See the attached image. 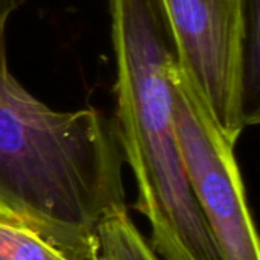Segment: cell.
<instances>
[{
	"label": "cell",
	"mask_w": 260,
	"mask_h": 260,
	"mask_svg": "<svg viewBox=\"0 0 260 260\" xmlns=\"http://www.w3.org/2000/svg\"><path fill=\"white\" fill-rule=\"evenodd\" d=\"M174 123L187 178L222 260H260L259 239L233 142L178 64L171 67Z\"/></svg>",
	"instance_id": "cell-4"
},
{
	"label": "cell",
	"mask_w": 260,
	"mask_h": 260,
	"mask_svg": "<svg viewBox=\"0 0 260 260\" xmlns=\"http://www.w3.org/2000/svg\"><path fill=\"white\" fill-rule=\"evenodd\" d=\"M0 260H72L34 230L0 218Z\"/></svg>",
	"instance_id": "cell-6"
},
{
	"label": "cell",
	"mask_w": 260,
	"mask_h": 260,
	"mask_svg": "<svg viewBox=\"0 0 260 260\" xmlns=\"http://www.w3.org/2000/svg\"><path fill=\"white\" fill-rule=\"evenodd\" d=\"M178 64L238 143L259 119V20L245 0H161Z\"/></svg>",
	"instance_id": "cell-3"
},
{
	"label": "cell",
	"mask_w": 260,
	"mask_h": 260,
	"mask_svg": "<svg viewBox=\"0 0 260 260\" xmlns=\"http://www.w3.org/2000/svg\"><path fill=\"white\" fill-rule=\"evenodd\" d=\"M91 260H158L133 222L126 206L111 209L98 224Z\"/></svg>",
	"instance_id": "cell-5"
},
{
	"label": "cell",
	"mask_w": 260,
	"mask_h": 260,
	"mask_svg": "<svg viewBox=\"0 0 260 260\" xmlns=\"http://www.w3.org/2000/svg\"><path fill=\"white\" fill-rule=\"evenodd\" d=\"M24 0H0V218L72 260H91L99 221L126 206L116 122L96 108L56 111L8 62V23Z\"/></svg>",
	"instance_id": "cell-1"
},
{
	"label": "cell",
	"mask_w": 260,
	"mask_h": 260,
	"mask_svg": "<svg viewBox=\"0 0 260 260\" xmlns=\"http://www.w3.org/2000/svg\"><path fill=\"white\" fill-rule=\"evenodd\" d=\"M117 64V136L136 207L165 260H203L215 241L192 192L174 123L171 67L177 47L161 0H110Z\"/></svg>",
	"instance_id": "cell-2"
},
{
	"label": "cell",
	"mask_w": 260,
	"mask_h": 260,
	"mask_svg": "<svg viewBox=\"0 0 260 260\" xmlns=\"http://www.w3.org/2000/svg\"><path fill=\"white\" fill-rule=\"evenodd\" d=\"M245 5H247L248 14L253 18H257L259 17V0H245Z\"/></svg>",
	"instance_id": "cell-7"
}]
</instances>
